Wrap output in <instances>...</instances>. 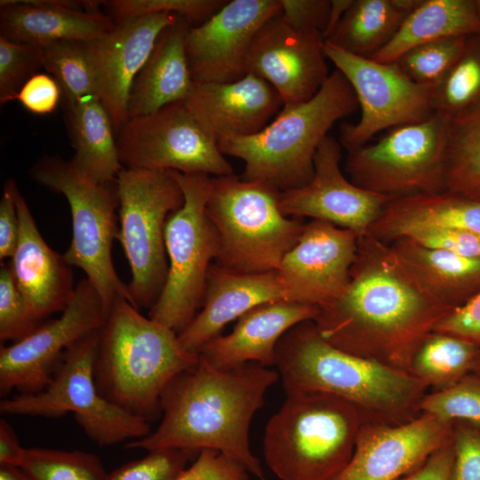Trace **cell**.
Masks as SVG:
<instances>
[{
	"label": "cell",
	"instance_id": "cell-15",
	"mask_svg": "<svg viewBox=\"0 0 480 480\" xmlns=\"http://www.w3.org/2000/svg\"><path fill=\"white\" fill-rule=\"evenodd\" d=\"M106 314L100 294L84 277L59 318L42 324L26 338L0 348V393L41 391L66 350L101 329Z\"/></svg>",
	"mask_w": 480,
	"mask_h": 480
},
{
	"label": "cell",
	"instance_id": "cell-7",
	"mask_svg": "<svg viewBox=\"0 0 480 480\" xmlns=\"http://www.w3.org/2000/svg\"><path fill=\"white\" fill-rule=\"evenodd\" d=\"M280 192L235 174L212 178L206 212L219 238L217 266L244 274L278 270L305 226L283 214Z\"/></svg>",
	"mask_w": 480,
	"mask_h": 480
},
{
	"label": "cell",
	"instance_id": "cell-50",
	"mask_svg": "<svg viewBox=\"0 0 480 480\" xmlns=\"http://www.w3.org/2000/svg\"><path fill=\"white\" fill-rule=\"evenodd\" d=\"M17 185L12 178L4 186L0 200V262L11 259L15 252L19 233L20 220L15 201Z\"/></svg>",
	"mask_w": 480,
	"mask_h": 480
},
{
	"label": "cell",
	"instance_id": "cell-56",
	"mask_svg": "<svg viewBox=\"0 0 480 480\" xmlns=\"http://www.w3.org/2000/svg\"><path fill=\"white\" fill-rule=\"evenodd\" d=\"M476 2H477L478 11H479V14H480V0H476Z\"/></svg>",
	"mask_w": 480,
	"mask_h": 480
},
{
	"label": "cell",
	"instance_id": "cell-24",
	"mask_svg": "<svg viewBox=\"0 0 480 480\" xmlns=\"http://www.w3.org/2000/svg\"><path fill=\"white\" fill-rule=\"evenodd\" d=\"M98 1L2 0L0 36L12 41L43 46L61 40L88 43L116 21L100 11Z\"/></svg>",
	"mask_w": 480,
	"mask_h": 480
},
{
	"label": "cell",
	"instance_id": "cell-33",
	"mask_svg": "<svg viewBox=\"0 0 480 480\" xmlns=\"http://www.w3.org/2000/svg\"><path fill=\"white\" fill-rule=\"evenodd\" d=\"M480 348L459 337L432 331L415 350L408 372L431 391L449 388L471 374Z\"/></svg>",
	"mask_w": 480,
	"mask_h": 480
},
{
	"label": "cell",
	"instance_id": "cell-22",
	"mask_svg": "<svg viewBox=\"0 0 480 480\" xmlns=\"http://www.w3.org/2000/svg\"><path fill=\"white\" fill-rule=\"evenodd\" d=\"M184 101L217 143L260 132L284 106L275 88L252 73L232 83L194 82Z\"/></svg>",
	"mask_w": 480,
	"mask_h": 480
},
{
	"label": "cell",
	"instance_id": "cell-35",
	"mask_svg": "<svg viewBox=\"0 0 480 480\" xmlns=\"http://www.w3.org/2000/svg\"><path fill=\"white\" fill-rule=\"evenodd\" d=\"M446 190L480 201V109L449 121Z\"/></svg>",
	"mask_w": 480,
	"mask_h": 480
},
{
	"label": "cell",
	"instance_id": "cell-29",
	"mask_svg": "<svg viewBox=\"0 0 480 480\" xmlns=\"http://www.w3.org/2000/svg\"><path fill=\"white\" fill-rule=\"evenodd\" d=\"M389 244L422 287L447 308L460 307L479 290L480 258L429 248L407 236Z\"/></svg>",
	"mask_w": 480,
	"mask_h": 480
},
{
	"label": "cell",
	"instance_id": "cell-31",
	"mask_svg": "<svg viewBox=\"0 0 480 480\" xmlns=\"http://www.w3.org/2000/svg\"><path fill=\"white\" fill-rule=\"evenodd\" d=\"M477 33L480 14L476 0H420L395 36L370 59L392 63L419 44Z\"/></svg>",
	"mask_w": 480,
	"mask_h": 480
},
{
	"label": "cell",
	"instance_id": "cell-40",
	"mask_svg": "<svg viewBox=\"0 0 480 480\" xmlns=\"http://www.w3.org/2000/svg\"><path fill=\"white\" fill-rule=\"evenodd\" d=\"M227 1L224 0H113L103 1L116 22L134 18L171 13L178 15L190 24L202 23L218 12Z\"/></svg>",
	"mask_w": 480,
	"mask_h": 480
},
{
	"label": "cell",
	"instance_id": "cell-39",
	"mask_svg": "<svg viewBox=\"0 0 480 480\" xmlns=\"http://www.w3.org/2000/svg\"><path fill=\"white\" fill-rule=\"evenodd\" d=\"M420 413L480 428V377L471 373L454 386L428 392L420 404Z\"/></svg>",
	"mask_w": 480,
	"mask_h": 480
},
{
	"label": "cell",
	"instance_id": "cell-45",
	"mask_svg": "<svg viewBox=\"0 0 480 480\" xmlns=\"http://www.w3.org/2000/svg\"><path fill=\"white\" fill-rule=\"evenodd\" d=\"M175 480H249V472L227 455L206 449Z\"/></svg>",
	"mask_w": 480,
	"mask_h": 480
},
{
	"label": "cell",
	"instance_id": "cell-32",
	"mask_svg": "<svg viewBox=\"0 0 480 480\" xmlns=\"http://www.w3.org/2000/svg\"><path fill=\"white\" fill-rule=\"evenodd\" d=\"M420 0H352L326 41L352 54L370 58L396 34Z\"/></svg>",
	"mask_w": 480,
	"mask_h": 480
},
{
	"label": "cell",
	"instance_id": "cell-28",
	"mask_svg": "<svg viewBox=\"0 0 480 480\" xmlns=\"http://www.w3.org/2000/svg\"><path fill=\"white\" fill-rule=\"evenodd\" d=\"M423 229L480 234V201L444 191L390 200L367 235L386 244Z\"/></svg>",
	"mask_w": 480,
	"mask_h": 480
},
{
	"label": "cell",
	"instance_id": "cell-18",
	"mask_svg": "<svg viewBox=\"0 0 480 480\" xmlns=\"http://www.w3.org/2000/svg\"><path fill=\"white\" fill-rule=\"evenodd\" d=\"M321 31L298 28L280 13L257 32L247 57V74L270 84L284 105L313 98L329 76Z\"/></svg>",
	"mask_w": 480,
	"mask_h": 480
},
{
	"label": "cell",
	"instance_id": "cell-42",
	"mask_svg": "<svg viewBox=\"0 0 480 480\" xmlns=\"http://www.w3.org/2000/svg\"><path fill=\"white\" fill-rule=\"evenodd\" d=\"M43 68L38 46L0 36V103L14 100L24 84Z\"/></svg>",
	"mask_w": 480,
	"mask_h": 480
},
{
	"label": "cell",
	"instance_id": "cell-21",
	"mask_svg": "<svg viewBox=\"0 0 480 480\" xmlns=\"http://www.w3.org/2000/svg\"><path fill=\"white\" fill-rule=\"evenodd\" d=\"M452 423L420 413L402 424L364 422L348 465L332 480H397L452 437Z\"/></svg>",
	"mask_w": 480,
	"mask_h": 480
},
{
	"label": "cell",
	"instance_id": "cell-52",
	"mask_svg": "<svg viewBox=\"0 0 480 480\" xmlns=\"http://www.w3.org/2000/svg\"><path fill=\"white\" fill-rule=\"evenodd\" d=\"M26 449L20 445L18 437L4 419L0 420V465L20 467Z\"/></svg>",
	"mask_w": 480,
	"mask_h": 480
},
{
	"label": "cell",
	"instance_id": "cell-30",
	"mask_svg": "<svg viewBox=\"0 0 480 480\" xmlns=\"http://www.w3.org/2000/svg\"><path fill=\"white\" fill-rule=\"evenodd\" d=\"M67 120L75 151L73 165L94 182L115 181L124 166L109 114L100 97L89 95L67 104Z\"/></svg>",
	"mask_w": 480,
	"mask_h": 480
},
{
	"label": "cell",
	"instance_id": "cell-46",
	"mask_svg": "<svg viewBox=\"0 0 480 480\" xmlns=\"http://www.w3.org/2000/svg\"><path fill=\"white\" fill-rule=\"evenodd\" d=\"M433 331L459 337L480 348V289L444 316Z\"/></svg>",
	"mask_w": 480,
	"mask_h": 480
},
{
	"label": "cell",
	"instance_id": "cell-10",
	"mask_svg": "<svg viewBox=\"0 0 480 480\" xmlns=\"http://www.w3.org/2000/svg\"><path fill=\"white\" fill-rule=\"evenodd\" d=\"M118 232L131 268L128 291L140 309L156 302L165 284L168 260L164 229L169 216L184 204L171 170L123 168L116 179Z\"/></svg>",
	"mask_w": 480,
	"mask_h": 480
},
{
	"label": "cell",
	"instance_id": "cell-49",
	"mask_svg": "<svg viewBox=\"0 0 480 480\" xmlns=\"http://www.w3.org/2000/svg\"><path fill=\"white\" fill-rule=\"evenodd\" d=\"M283 17L291 24L324 34L331 10L330 0H280Z\"/></svg>",
	"mask_w": 480,
	"mask_h": 480
},
{
	"label": "cell",
	"instance_id": "cell-9",
	"mask_svg": "<svg viewBox=\"0 0 480 480\" xmlns=\"http://www.w3.org/2000/svg\"><path fill=\"white\" fill-rule=\"evenodd\" d=\"M172 172L183 192L184 204L169 216L165 225L167 276L148 317L179 334L204 304L208 273L220 245L206 212L212 177Z\"/></svg>",
	"mask_w": 480,
	"mask_h": 480
},
{
	"label": "cell",
	"instance_id": "cell-2",
	"mask_svg": "<svg viewBox=\"0 0 480 480\" xmlns=\"http://www.w3.org/2000/svg\"><path fill=\"white\" fill-rule=\"evenodd\" d=\"M278 380L277 371L257 363L218 369L200 356L195 366L176 375L164 389L159 426L125 446L148 452L213 450L240 463L257 479L266 480L251 450L249 431L267 391Z\"/></svg>",
	"mask_w": 480,
	"mask_h": 480
},
{
	"label": "cell",
	"instance_id": "cell-6",
	"mask_svg": "<svg viewBox=\"0 0 480 480\" xmlns=\"http://www.w3.org/2000/svg\"><path fill=\"white\" fill-rule=\"evenodd\" d=\"M286 395L265 428L267 466L280 480H332L353 455L363 415L331 394Z\"/></svg>",
	"mask_w": 480,
	"mask_h": 480
},
{
	"label": "cell",
	"instance_id": "cell-17",
	"mask_svg": "<svg viewBox=\"0 0 480 480\" xmlns=\"http://www.w3.org/2000/svg\"><path fill=\"white\" fill-rule=\"evenodd\" d=\"M340 145L334 137L326 136L316 152L310 181L280 192L278 204L287 217H310L362 236L392 198L362 188L344 176Z\"/></svg>",
	"mask_w": 480,
	"mask_h": 480
},
{
	"label": "cell",
	"instance_id": "cell-8",
	"mask_svg": "<svg viewBox=\"0 0 480 480\" xmlns=\"http://www.w3.org/2000/svg\"><path fill=\"white\" fill-rule=\"evenodd\" d=\"M38 184L67 199L72 220V238L66 260L82 269L102 301L106 317L119 299H132L112 260V244L118 232L119 200L116 182L97 183L71 163L47 156L31 169ZM133 306V305H132Z\"/></svg>",
	"mask_w": 480,
	"mask_h": 480
},
{
	"label": "cell",
	"instance_id": "cell-26",
	"mask_svg": "<svg viewBox=\"0 0 480 480\" xmlns=\"http://www.w3.org/2000/svg\"><path fill=\"white\" fill-rule=\"evenodd\" d=\"M317 314L316 306L289 300L260 305L240 316L229 333L205 344L199 356L218 369L246 363L275 365L280 339L295 325L314 320Z\"/></svg>",
	"mask_w": 480,
	"mask_h": 480
},
{
	"label": "cell",
	"instance_id": "cell-36",
	"mask_svg": "<svg viewBox=\"0 0 480 480\" xmlns=\"http://www.w3.org/2000/svg\"><path fill=\"white\" fill-rule=\"evenodd\" d=\"M39 49L43 68L60 85L66 104L98 95L86 43L61 40Z\"/></svg>",
	"mask_w": 480,
	"mask_h": 480
},
{
	"label": "cell",
	"instance_id": "cell-55",
	"mask_svg": "<svg viewBox=\"0 0 480 480\" xmlns=\"http://www.w3.org/2000/svg\"><path fill=\"white\" fill-rule=\"evenodd\" d=\"M472 373L480 377V356Z\"/></svg>",
	"mask_w": 480,
	"mask_h": 480
},
{
	"label": "cell",
	"instance_id": "cell-43",
	"mask_svg": "<svg viewBox=\"0 0 480 480\" xmlns=\"http://www.w3.org/2000/svg\"><path fill=\"white\" fill-rule=\"evenodd\" d=\"M199 452L176 448L156 449L108 475L107 480H175Z\"/></svg>",
	"mask_w": 480,
	"mask_h": 480
},
{
	"label": "cell",
	"instance_id": "cell-23",
	"mask_svg": "<svg viewBox=\"0 0 480 480\" xmlns=\"http://www.w3.org/2000/svg\"><path fill=\"white\" fill-rule=\"evenodd\" d=\"M20 220L17 246L8 261L17 287L33 315L40 321L62 312L76 286L72 266L44 240L30 209L15 188Z\"/></svg>",
	"mask_w": 480,
	"mask_h": 480
},
{
	"label": "cell",
	"instance_id": "cell-12",
	"mask_svg": "<svg viewBox=\"0 0 480 480\" xmlns=\"http://www.w3.org/2000/svg\"><path fill=\"white\" fill-rule=\"evenodd\" d=\"M448 128L449 120L434 113L348 150L345 168L350 181L392 199L446 191Z\"/></svg>",
	"mask_w": 480,
	"mask_h": 480
},
{
	"label": "cell",
	"instance_id": "cell-20",
	"mask_svg": "<svg viewBox=\"0 0 480 480\" xmlns=\"http://www.w3.org/2000/svg\"><path fill=\"white\" fill-rule=\"evenodd\" d=\"M180 18L157 13L116 22L109 31L86 43L98 95L116 136L129 119V95L136 76L163 30Z\"/></svg>",
	"mask_w": 480,
	"mask_h": 480
},
{
	"label": "cell",
	"instance_id": "cell-3",
	"mask_svg": "<svg viewBox=\"0 0 480 480\" xmlns=\"http://www.w3.org/2000/svg\"><path fill=\"white\" fill-rule=\"evenodd\" d=\"M275 366L286 394L336 396L355 405L365 422L395 425L417 418L428 390L405 371L331 345L312 320L295 325L280 339Z\"/></svg>",
	"mask_w": 480,
	"mask_h": 480
},
{
	"label": "cell",
	"instance_id": "cell-27",
	"mask_svg": "<svg viewBox=\"0 0 480 480\" xmlns=\"http://www.w3.org/2000/svg\"><path fill=\"white\" fill-rule=\"evenodd\" d=\"M190 27L180 18L160 34L132 85L129 118L156 112L188 97L194 84L186 52V36Z\"/></svg>",
	"mask_w": 480,
	"mask_h": 480
},
{
	"label": "cell",
	"instance_id": "cell-16",
	"mask_svg": "<svg viewBox=\"0 0 480 480\" xmlns=\"http://www.w3.org/2000/svg\"><path fill=\"white\" fill-rule=\"evenodd\" d=\"M281 12L280 0H232L203 23L191 26L186 52L193 81L232 83L244 77L257 32Z\"/></svg>",
	"mask_w": 480,
	"mask_h": 480
},
{
	"label": "cell",
	"instance_id": "cell-19",
	"mask_svg": "<svg viewBox=\"0 0 480 480\" xmlns=\"http://www.w3.org/2000/svg\"><path fill=\"white\" fill-rule=\"evenodd\" d=\"M358 238L354 231L326 221L305 224L277 270L287 300L319 308L340 297L350 281Z\"/></svg>",
	"mask_w": 480,
	"mask_h": 480
},
{
	"label": "cell",
	"instance_id": "cell-44",
	"mask_svg": "<svg viewBox=\"0 0 480 480\" xmlns=\"http://www.w3.org/2000/svg\"><path fill=\"white\" fill-rule=\"evenodd\" d=\"M454 460L451 480H480V428L452 423Z\"/></svg>",
	"mask_w": 480,
	"mask_h": 480
},
{
	"label": "cell",
	"instance_id": "cell-34",
	"mask_svg": "<svg viewBox=\"0 0 480 480\" xmlns=\"http://www.w3.org/2000/svg\"><path fill=\"white\" fill-rule=\"evenodd\" d=\"M431 107L449 121L480 109V33L468 36L460 56L433 87Z\"/></svg>",
	"mask_w": 480,
	"mask_h": 480
},
{
	"label": "cell",
	"instance_id": "cell-48",
	"mask_svg": "<svg viewBox=\"0 0 480 480\" xmlns=\"http://www.w3.org/2000/svg\"><path fill=\"white\" fill-rule=\"evenodd\" d=\"M61 96V89L52 76L37 73L24 84L14 100L29 112L44 116L56 109Z\"/></svg>",
	"mask_w": 480,
	"mask_h": 480
},
{
	"label": "cell",
	"instance_id": "cell-41",
	"mask_svg": "<svg viewBox=\"0 0 480 480\" xmlns=\"http://www.w3.org/2000/svg\"><path fill=\"white\" fill-rule=\"evenodd\" d=\"M17 287L8 262L0 268V340L17 342L40 325Z\"/></svg>",
	"mask_w": 480,
	"mask_h": 480
},
{
	"label": "cell",
	"instance_id": "cell-25",
	"mask_svg": "<svg viewBox=\"0 0 480 480\" xmlns=\"http://www.w3.org/2000/svg\"><path fill=\"white\" fill-rule=\"evenodd\" d=\"M277 300H287L277 270L244 274L212 264L202 309L178 334L179 340L186 350L199 354L228 324L260 305Z\"/></svg>",
	"mask_w": 480,
	"mask_h": 480
},
{
	"label": "cell",
	"instance_id": "cell-53",
	"mask_svg": "<svg viewBox=\"0 0 480 480\" xmlns=\"http://www.w3.org/2000/svg\"><path fill=\"white\" fill-rule=\"evenodd\" d=\"M352 0H332L329 20L326 28L323 34L324 40L332 33L347 9L351 4Z\"/></svg>",
	"mask_w": 480,
	"mask_h": 480
},
{
	"label": "cell",
	"instance_id": "cell-51",
	"mask_svg": "<svg viewBox=\"0 0 480 480\" xmlns=\"http://www.w3.org/2000/svg\"><path fill=\"white\" fill-rule=\"evenodd\" d=\"M453 460L451 437L435 450L419 468L397 480H451Z\"/></svg>",
	"mask_w": 480,
	"mask_h": 480
},
{
	"label": "cell",
	"instance_id": "cell-13",
	"mask_svg": "<svg viewBox=\"0 0 480 480\" xmlns=\"http://www.w3.org/2000/svg\"><path fill=\"white\" fill-rule=\"evenodd\" d=\"M124 168L234 175L232 165L216 140L189 110L185 101L129 118L116 136Z\"/></svg>",
	"mask_w": 480,
	"mask_h": 480
},
{
	"label": "cell",
	"instance_id": "cell-54",
	"mask_svg": "<svg viewBox=\"0 0 480 480\" xmlns=\"http://www.w3.org/2000/svg\"><path fill=\"white\" fill-rule=\"evenodd\" d=\"M0 480H33L20 468L0 465Z\"/></svg>",
	"mask_w": 480,
	"mask_h": 480
},
{
	"label": "cell",
	"instance_id": "cell-11",
	"mask_svg": "<svg viewBox=\"0 0 480 480\" xmlns=\"http://www.w3.org/2000/svg\"><path fill=\"white\" fill-rule=\"evenodd\" d=\"M100 332L87 334L65 351L44 388L3 398L0 412L44 417L73 412L85 435L101 446L148 436L152 432L149 422L110 403L97 389L94 363Z\"/></svg>",
	"mask_w": 480,
	"mask_h": 480
},
{
	"label": "cell",
	"instance_id": "cell-38",
	"mask_svg": "<svg viewBox=\"0 0 480 480\" xmlns=\"http://www.w3.org/2000/svg\"><path fill=\"white\" fill-rule=\"evenodd\" d=\"M468 36H451L411 48L395 63L412 82L434 87L462 53Z\"/></svg>",
	"mask_w": 480,
	"mask_h": 480
},
{
	"label": "cell",
	"instance_id": "cell-4",
	"mask_svg": "<svg viewBox=\"0 0 480 480\" xmlns=\"http://www.w3.org/2000/svg\"><path fill=\"white\" fill-rule=\"evenodd\" d=\"M199 358L183 348L174 331L119 299L100 332L95 383L108 401L149 422L162 412L160 398L167 384Z\"/></svg>",
	"mask_w": 480,
	"mask_h": 480
},
{
	"label": "cell",
	"instance_id": "cell-14",
	"mask_svg": "<svg viewBox=\"0 0 480 480\" xmlns=\"http://www.w3.org/2000/svg\"><path fill=\"white\" fill-rule=\"evenodd\" d=\"M324 53L351 84L361 108L356 124H342L340 143L348 150L378 132L422 122L433 114V87L418 84L395 62L382 63L346 52L324 40Z\"/></svg>",
	"mask_w": 480,
	"mask_h": 480
},
{
	"label": "cell",
	"instance_id": "cell-1",
	"mask_svg": "<svg viewBox=\"0 0 480 480\" xmlns=\"http://www.w3.org/2000/svg\"><path fill=\"white\" fill-rule=\"evenodd\" d=\"M451 310L422 287L389 244L366 234L358 238L346 291L312 321L331 345L408 372L420 342Z\"/></svg>",
	"mask_w": 480,
	"mask_h": 480
},
{
	"label": "cell",
	"instance_id": "cell-5",
	"mask_svg": "<svg viewBox=\"0 0 480 480\" xmlns=\"http://www.w3.org/2000/svg\"><path fill=\"white\" fill-rule=\"evenodd\" d=\"M359 108L356 95L338 69L310 100L285 104L260 132L218 141L223 155L244 163L241 178L279 191L300 188L314 175L316 152L333 124Z\"/></svg>",
	"mask_w": 480,
	"mask_h": 480
},
{
	"label": "cell",
	"instance_id": "cell-37",
	"mask_svg": "<svg viewBox=\"0 0 480 480\" xmlns=\"http://www.w3.org/2000/svg\"><path fill=\"white\" fill-rule=\"evenodd\" d=\"M33 480H107L100 460L82 451L26 449L20 467Z\"/></svg>",
	"mask_w": 480,
	"mask_h": 480
},
{
	"label": "cell",
	"instance_id": "cell-47",
	"mask_svg": "<svg viewBox=\"0 0 480 480\" xmlns=\"http://www.w3.org/2000/svg\"><path fill=\"white\" fill-rule=\"evenodd\" d=\"M424 246L480 258V234L460 229H423L407 236Z\"/></svg>",
	"mask_w": 480,
	"mask_h": 480
}]
</instances>
